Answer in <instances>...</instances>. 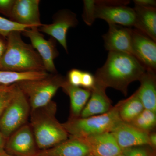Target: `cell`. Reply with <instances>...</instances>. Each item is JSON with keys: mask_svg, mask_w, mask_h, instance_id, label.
Wrapping results in <instances>:
<instances>
[{"mask_svg": "<svg viewBox=\"0 0 156 156\" xmlns=\"http://www.w3.org/2000/svg\"><path fill=\"white\" fill-rule=\"evenodd\" d=\"M146 70L132 55L122 52H109L105 63L96 71L95 81L105 88L112 87L126 95L129 84L139 80Z\"/></svg>", "mask_w": 156, "mask_h": 156, "instance_id": "1", "label": "cell"}, {"mask_svg": "<svg viewBox=\"0 0 156 156\" xmlns=\"http://www.w3.org/2000/svg\"><path fill=\"white\" fill-rule=\"evenodd\" d=\"M21 32H11L6 37L7 47L0 70L17 73L46 72L40 55L31 45L23 41Z\"/></svg>", "mask_w": 156, "mask_h": 156, "instance_id": "2", "label": "cell"}, {"mask_svg": "<svg viewBox=\"0 0 156 156\" xmlns=\"http://www.w3.org/2000/svg\"><path fill=\"white\" fill-rule=\"evenodd\" d=\"M56 111L57 105L53 101L31 110L29 124L40 150L53 147L69 136L56 119Z\"/></svg>", "mask_w": 156, "mask_h": 156, "instance_id": "3", "label": "cell"}, {"mask_svg": "<svg viewBox=\"0 0 156 156\" xmlns=\"http://www.w3.org/2000/svg\"><path fill=\"white\" fill-rule=\"evenodd\" d=\"M122 102L104 114L87 117L69 118L62 124L70 136L86 137L106 132H110L118 123L122 121L119 115Z\"/></svg>", "mask_w": 156, "mask_h": 156, "instance_id": "4", "label": "cell"}, {"mask_svg": "<svg viewBox=\"0 0 156 156\" xmlns=\"http://www.w3.org/2000/svg\"><path fill=\"white\" fill-rule=\"evenodd\" d=\"M66 79L57 73L50 74L43 79L21 81L16 84L27 98L31 110L44 106L52 101Z\"/></svg>", "mask_w": 156, "mask_h": 156, "instance_id": "5", "label": "cell"}, {"mask_svg": "<svg viewBox=\"0 0 156 156\" xmlns=\"http://www.w3.org/2000/svg\"><path fill=\"white\" fill-rule=\"evenodd\" d=\"M15 84L14 96L0 118V132L6 138L28 123L31 108L27 98Z\"/></svg>", "mask_w": 156, "mask_h": 156, "instance_id": "6", "label": "cell"}, {"mask_svg": "<svg viewBox=\"0 0 156 156\" xmlns=\"http://www.w3.org/2000/svg\"><path fill=\"white\" fill-rule=\"evenodd\" d=\"M129 1H91L93 20H103L108 24L134 27L136 15L134 8L128 7Z\"/></svg>", "mask_w": 156, "mask_h": 156, "instance_id": "7", "label": "cell"}, {"mask_svg": "<svg viewBox=\"0 0 156 156\" xmlns=\"http://www.w3.org/2000/svg\"><path fill=\"white\" fill-rule=\"evenodd\" d=\"M13 156H37L39 149L29 123L7 138L4 149Z\"/></svg>", "mask_w": 156, "mask_h": 156, "instance_id": "8", "label": "cell"}, {"mask_svg": "<svg viewBox=\"0 0 156 156\" xmlns=\"http://www.w3.org/2000/svg\"><path fill=\"white\" fill-rule=\"evenodd\" d=\"M30 40L31 45L41 58L45 70L50 74L57 73L54 59L59 55L56 40L44 38L38 28H28L21 32Z\"/></svg>", "mask_w": 156, "mask_h": 156, "instance_id": "9", "label": "cell"}, {"mask_svg": "<svg viewBox=\"0 0 156 156\" xmlns=\"http://www.w3.org/2000/svg\"><path fill=\"white\" fill-rule=\"evenodd\" d=\"M76 15L68 9L58 11L53 16V21L50 24H43L38 28L40 32L44 33L57 41L68 53L67 34L69 28L77 25Z\"/></svg>", "mask_w": 156, "mask_h": 156, "instance_id": "10", "label": "cell"}, {"mask_svg": "<svg viewBox=\"0 0 156 156\" xmlns=\"http://www.w3.org/2000/svg\"><path fill=\"white\" fill-rule=\"evenodd\" d=\"M131 37L133 56L147 70L156 73V42L135 28H131Z\"/></svg>", "mask_w": 156, "mask_h": 156, "instance_id": "11", "label": "cell"}, {"mask_svg": "<svg viewBox=\"0 0 156 156\" xmlns=\"http://www.w3.org/2000/svg\"><path fill=\"white\" fill-rule=\"evenodd\" d=\"M40 0H15L9 20L30 28L43 25L40 19Z\"/></svg>", "mask_w": 156, "mask_h": 156, "instance_id": "12", "label": "cell"}, {"mask_svg": "<svg viewBox=\"0 0 156 156\" xmlns=\"http://www.w3.org/2000/svg\"><path fill=\"white\" fill-rule=\"evenodd\" d=\"M122 151L126 149L150 145L148 132L121 121L111 131Z\"/></svg>", "mask_w": 156, "mask_h": 156, "instance_id": "13", "label": "cell"}, {"mask_svg": "<svg viewBox=\"0 0 156 156\" xmlns=\"http://www.w3.org/2000/svg\"><path fill=\"white\" fill-rule=\"evenodd\" d=\"M108 30L102 36L105 49L132 55L131 28L123 26L108 24Z\"/></svg>", "mask_w": 156, "mask_h": 156, "instance_id": "14", "label": "cell"}, {"mask_svg": "<svg viewBox=\"0 0 156 156\" xmlns=\"http://www.w3.org/2000/svg\"><path fill=\"white\" fill-rule=\"evenodd\" d=\"M78 137L87 144L90 153L95 155L117 156L122 153V150L111 132Z\"/></svg>", "mask_w": 156, "mask_h": 156, "instance_id": "15", "label": "cell"}, {"mask_svg": "<svg viewBox=\"0 0 156 156\" xmlns=\"http://www.w3.org/2000/svg\"><path fill=\"white\" fill-rule=\"evenodd\" d=\"M90 153L87 144L79 137L70 136L57 145L39 151L37 156H87Z\"/></svg>", "mask_w": 156, "mask_h": 156, "instance_id": "16", "label": "cell"}, {"mask_svg": "<svg viewBox=\"0 0 156 156\" xmlns=\"http://www.w3.org/2000/svg\"><path fill=\"white\" fill-rule=\"evenodd\" d=\"M105 89L106 88L95 83V87L91 90L89 101L82 111L80 117L87 118L104 114L113 108L109 98L105 93Z\"/></svg>", "mask_w": 156, "mask_h": 156, "instance_id": "17", "label": "cell"}, {"mask_svg": "<svg viewBox=\"0 0 156 156\" xmlns=\"http://www.w3.org/2000/svg\"><path fill=\"white\" fill-rule=\"evenodd\" d=\"M140 86L136 91L144 108L156 112V84L155 73L146 71L140 79Z\"/></svg>", "mask_w": 156, "mask_h": 156, "instance_id": "18", "label": "cell"}, {"mask_svg": "<svg viewBox=\"0 0 156 156\" xmlns=\"http://www.w3.org/2000/svg\"><path fill=\"white\" fill-rule=\"evenodd\" d=\"M136 15L134 27L156 41V8L135 5Z\"/></svg>", "mask_w": 156, "mask_h": 156, "instance_id": "19", "label": "cell"}, {"mask_svg": "<svg viewBox=\"0 0 156 156\" xmlns=\"http://www.w3.org/2000/svg\"><path fill=\"white\" fill-rule=\"evenodd\" d=\"M61 88L70 98V118L80 117L82 111L91 96V90L73 86L68 82L66 79L63 82Z\"/></svg>", "mask_w": 156, "mask_h": 156, "instance_id": "20", "label": "cell"}, {"mask_svg": "<svg viewBox=\"0 0 156 156\" xmlns=\"http://www.w3.org/2000/svg\"><path fill=\"white\" fill-rule=\"evenodd\" d=\"M121 102L119 113L121 120L125 122H131L144 109L136 92Z\"/></svg>", "mask_w": 156, "mask_h": 156, "instance_id": "21", "label": "cell"}, {"mask_svg": "<svg viewBox=\"0 0 156 156\" xmlns=\"http://www.w3.org/2000/svg\"><path fill=\"white\" fill-rule=\"evenodd\" d=\"M49 74L50 73L45 71L17 73L0 70V85L11 86L21 81L43 79Z\"/></svg>", "mask_w": 156, "mask_h": 156, "instance_id": "22", "label": "cell"}, {"mask_svg": "<svg viewBox=\"0 0 156 156\" xmlns=\"http://www.w3.org/2000/svg\"><path fill=\"white\" fill-rule=\"evenodd\" d=\"M140 130L148 132L156 126V112L144 109L137 117L129 123Z\"/></svg>", "mask_w": 156, "mask_h": 156, "instance_id": "23", "label": "cell"}, {"mask_svg": "<svg viewBox=\"0 0 156 156\" xmlns=\"http://www.w3.org/2000/svg\"><path fill=\"white\" fill-rule=\"evenodd\" d=\"M28 28L30 27L28 26L18 24L0 16V34L5 37L11 32L18 31L22 32Z\"/></svg>", "mask_w": 156, "mask_h": 156, "instance_id": "24", "label": "cell"}, {"mask_svg": "<svg viewBox=\"0 0 156 156\" xmlns=\"http://www.w3.org/2000/svg\"><path fill=\"white\" fill-rule=\"evenodd\" d=\"M15 84L5 91L0 92V118L14 96Z\"/></svg>", "mask_w": 156, "mask_h": 156, "instance_id": "25", "label": "cell"}, {"mask_svg": "<svg viewBox=\"0 0 156 156\" xmlns=\"http://www.w3.org/2000/svg\"><path fill=\"white\" fill-rule=\"evenodd\" d=\"M83 72V71L80 70L73 69L68 73L66 80L72 86L80 87Z\"/></svg>", "mask_w": 156, "mask_h": 156, "instance_id": "26", "label": "cell"}, {"mask_svg": "<svg viewBox=\"0 0 156 156\" xmlns=\"http://www.w3.org/2000/svg\"><path fill=\"white\" fill-rule=\"evenodd\" d=\"M95 76L89 72L83 71L81 87L91 90L95 87Z\"/></svg>", "mask_w": 156, "mask_h": 156, "instance_id": "27", "label": "cell"}, {"mask_svg": "<svg viewBox=\"0 0 156 156\" xmlns=\"http://www.w3.org/2000/svg\"><path fill=\"white\" fill-rule=\"evenodd\" d=\"M122 153L126 156H152L147 150L140 146L126 149Z\"/></svg>", "mask_w": 156, "mask_h": 156, "instance_id": "28", "label": "cell"}, {"mask_svg": "<svg viewBox=\"0 0 156 156\" xmlns=\"http://www.w3.org/2000/svg\"><path fill=\"white\" fill-rule=\"evenodd\" d=\"M15 0H0V14L10 17Z\"/></svg>", "mask_w": 156, "mask_h": 156, "instance_id": "29", "label": "cell"}, {"mask_svg": "<svg viewBox=\"0 0 156 156\" xmlns=\"http://www.w3.org/2000/svg\"><path fill=\"white\" fill-rule=\"evenodd\" d=\"M134 2L135 5L146 8L156 7V1L154 0H134Z\"/></svg>", "mask_w": 156, "mask_h": 156, "instance_id": "30", "label": "cell"}, {"mask_svg": "<svg viewBox=\"0 0 156 156\" xmlns=\"http://www.w3.org/2000/svg\"><path fill=\"white\" fill-rule=\"evenodd\" d=\"M7 47V38L0 34V63Z\"/></svg>", "mask_w": 156, "mask_h": 156, "instance_id": "31", "label": "cell"}, {"mask_svg": "<svg viewBox=\"0 0 156 156\" xmlns=\"http://www.w3.org/2000/svg\"><path fill=\"white\" fill-rule=\"evenodd\" d=\"M150 145L154 148L156 146V134L155 133L149 134V135Z\"/></svg>", "mask_w": 156, "mask_h": 156, "instance_id": "32", "label": "cell"}, {"mask_svg": "<svg viewBox=\"0 0 156 156\" xmlns=\"http://www.w3.org/2000/svg\"><path fill=\"white\" fill-rule=\"evenodd\" d=\"M7 139L0 132V150L4 149Z\"/></svg>", "mask_w": 156, "mask_h": 156, "instance_id": "33", "label": "cell"}, {"mask_svg": "<svg viewBox=\"0 0 156 156\" xmlns=\"http://www.w3.org/2000/svg\"><path fill=\"white\" fill-rule=\"evenodd\" d=\"M11 86H12V85H11V86H5L0 85V92L8 90V89H9L11 88Z\"/></svg>", "mask_w": 156, "mask_h": 156, "instance_id": "34", "label": "cell"}, {"mask_svg": "<svg viewBox=\"0 0 156 156\" xmlns=\"http://www.w3.org/2000/svg\"><path fill=\"white\" fill-rule=\"evenodd\" d=\"M0 156H13L9 154L5 151L4 149L0 150Z\"/></svg>", "mask_w": 156, "mask_h": 156, "instance_id": "35", "label": "cell"}, {"mask_svg": "<svg viewBox=\"0 0 156 156\" xmlns=\"http://www.w3.org/2000/svg\"><path fill=\"white\" fill-rule=\"evenodd\" d=\"M87 156H97L96 155H95L92 154L90 153L89 154H88Z\"/></svg>", "mask_w": 156, "mask_h": 156, "instance_id": "36", "label": "cell"}, {"mask_svg": "<svg viewBox=\"0 0 156 156\" xmlns=\"http://www.w3.org/2000/svg\"><path fill=\"white\" fill-rule=\"evenodd\" d=\"M117 156H125V155H124V154H123L122 153V154H120L119 155Z\"/></svg>", "mask_w": 156, "mask_h": 156, "instance_id": "37", "label": "cell"}]
</instances>
